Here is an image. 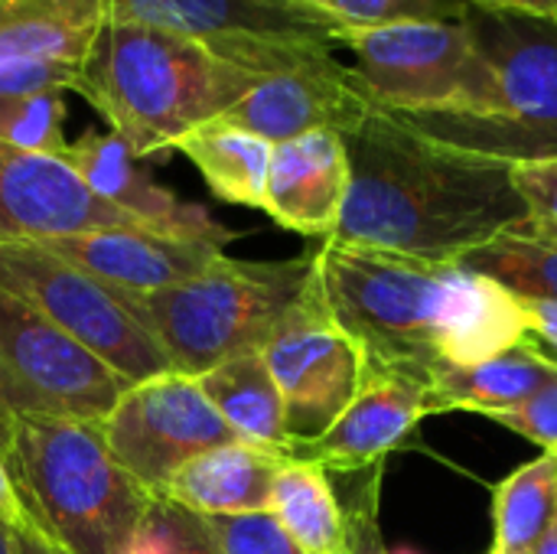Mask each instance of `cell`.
I'll return each mask as SVG.
<instances>
[{"mask_svg":"<svg viewBox=\"0 0 557 554\" xmlns=\"http://www.w3.org/2000/svg\"><path fill=\"white\" fill-rule=\"evenodd\" d=\"M124 554H222V549L202 516L153 500Z\"/></svg>","mask_w":557,"mask_h":554,"instance_id":"cell-29","label":"cell"},{"mask_svg":"<svg viewBox=\"0 0 557 554\" xmlns=\"http://www.w3.org/2000/svg\"><path fill=\"white\" fill-rule=\"evenodd\" d=\"M512 180H516L519 196L529 206V219H535L548 229H557V157L516 163Z\"/></svg>","mask_w":557,"mask_h":554,"instance_id":"cell-33","label":"cell"},{"mask_svg":"<svg viewBox=\"0 0 557 554\" xmlns=\"http://www.w3.org/2000/svg\"><path fill=\"white\" fill-rule=\"evenodd\" d=\"M251 72L219 59L206 42L104 20L78 69V91L114 137L140 160L160 157L199 124L228 114L251 88Z\"/></svg>","mask_w":557,"mask_h":554,"instance_id":"cell-2","label":"cell"},{"mask_svg":"<svg viewBox=\"0 0 557 554\" xmlns=\"http://www.w3.org/2000/svg\"><path fill=\"white\" fill-rule=\"evenodd\" d=\"M268 513L300 552L349 554V522L323 467L287 460L274 480Z\"/></svg>","mask_w":557,"mask_h":554,"instance_id":"cell-25","label":"cell"},{"mask_svg":"<svg viewBox=\"0 0 557 554\" xmlns=\"http://www.w3.org/2000/svg\"><path fill=\"white\" fill-rule=\"evenodd\" d=\"M104 0H0V98L72 91Z\"/></svg>","mask_w":557,"mask_h":554,"instance_id":"cell-13","label":"cell"},{"mask_svg":"<svg viewBox=\"0 0 557 554\" xmlns=\"http://www.w3.org/2000/svg\"><path fill=\"white\" fill-rule=\"evenodd\" d=\"M36 245L91 274L121 297H147L170 291L202 274L222 255V245L166 235L147 225H111L46 238Z\"/></svg>","mask_w":557,"mask_h":554,"instance_id":"cell-16","label":"cell"},{"mask_svg":"<svg viewBox=\"0 0 557 554\" xmlns=\"http://www.w3.org/2000/svg\"><path fill=\"white\" fill-rule=\"evenodd\" d=\"M555 376V366H548L525 343H519L516 349L490 362H480L470 369H444L428 389V415L480 411L493 418V415L525 405Z\"/></svg>","mask_w":557,"mask_h":554,"instance_id":"cell-23","label":"cell"},{"mask_svg":"<svg viewBox=\"0 0 557 554\" xmlns=\"http://www.w3.org/2000/svg\"><path fill=\"white\" fill-rule=\"evenodd\" d=\"M202 395L238 441L290 457V434L284 418V398L261 353L235 356L202 376H196Z\"/></svg>","mask_w":557,"mask_h":554,"instance_id":"cell-22","label":"cell"},{"mask_svg":"<svg viewBox=\"0 0 557 554\" xmlns=\"http://www.w3.org/2000/svg\"><path fill=\"white\" fill-rule=\"evenodd\" d=\"M222 554H307L300 552L271 513L251 516H215L206 519Z\"/></svg>","mask_w":557,"mask_h":554,"instance_id":"cell-31","label":"cell"},{"mask_svg":"<svg viewBox=\"0 0 557 554\" xmlns=\"http://www.w3.org/2000/svg\"><path fill=\"white\" fill-rule=\"evenodd\" d=\"M0 291L42 313L131 385L173 372L131 304L36 242L0 245Z\"/></svg>","mask_w":557,"mask_h":554,"instance_id":"cell-9","label":"cell"},{"mask_svg":"<svg viewBox=\"0 0 557 554\" xmlns=\"http://www.w3.org/2000/svg\"><path fill=\"white\" fill-rule=\"evenodd\" d=\"M13 552L16 554H62L36 526L29 529H16L13 532Z\"/></svg>","mask_w":557,"mask_h":554,"instance_id":"cell-37","label":"cell"},{"mask_svg":"<svg viewBox=\"0 0 557 554\" xmlns=\"http://www.w3.org/2000/svg\"><path fill=\"white\" fill-rule=\"evenodd\" d=\"M313 258L235 261L219 255L202 274L147 297H124L183 376L261 353L284 313L310 291Z\"/></svg>","mask_w":557,"mask_h":554,"instance_id":"cell-4","label":"cell"},{"mask_svg":"<svg viewBox=\"0 0 557 554\" xmlns=\"http://www.w3.org/2000/svg\"><path fill=\"white\" fill-rule=\"evenodd\" d=\"M0 526H7L10 532L29 529V526H33V519H29V513H26L20 493H16V487H13V477H10L3 457H0Z\"/></svg>","mask_w":557,"mask_h":554,"instance_id":"cell-35","label":"cell"},{"mask_svg":"<svg viewBox=\"0 0 557 554\" xmlns=\"http://www.w3.org/2000/svg\"><path fill=\"white\" fill-rule=\"evenodd\" d=\"M522 313H525V327H529L522 343L557 369V304L522 300Z\"/></svg>","mask_w":557,"mask_h":554,"instance_id":"cell-34","label":"cell"},{"mask_svg":"<svg viewBox=\"0 0 557 554\" xmlns=\"http://www.w3.org/2000/svg\"><path fill=\"white\" fill-rule=\"evenodd\" d=\"M290 457L235 441L186 460L157 500H166L202 519L251 516L271 509V493L281 467Z\"/></svg>","mask_w":557,"mask_h":554,"instance_id":"cell-21","label":"cell"},{"mask_svg":"<svg viewBox=\"0 0 557 554\" xmlns=\"http://www.w3.org/2000/svg\"><path fill=\"white\" fill-rule=\"evenodd\" d=\"M173 150H180L202 173L206 186L219 199L232 206L264 209V186L274 153V144H268L264 137L225 118H212L180 137Z\"/></svg>","mask_w":557,"mask_h":554,"instance_id":"cell-24","label":"cell"},{"mask_svg":"<svg viewBox=\"0 0 557 554\" xmlns=\"http://www.w3.org/2000/svg\"><path fill=\"white\" fill-rule=\"evenodd\" d=\"M3 464L33 526L62 554H124L153 503L91 421L16 418Z\"/></svg>","mask_w":557,"mask_h":554,"instance_id":"cell-3","label":"cell"},{"mask_svg":"<svg viewBox=\"0 0 557 554\" xmlns=\"http://www.w3.org/2000/svg\"><path fill=\"white\" fill-rule=\"evenodd\" d=\"M0 140L20 150L59 157L65 150V91L0 98Z\"/></svg>","mask_w":557,"mask_h":554,"instance_id":"cell-28","label":"cell"},{"mask_svg":"<svg viewBox=\"0 0 557 554\" xmlns=\"http://www.w3.org/2000/svg\"><path fill=\"white\" fill-rule=\"evenodd\" d=\"M13 418L7 415V408L0 405V457L7 454V447H10V438H13Z\"/></svg>","mask_w":557,"mask_h":554,"instance_id":"cell-38","label":"cell"},{"mask_svg":"<svg viewBox=\"0 0 557 554\" xmlns=\"http://www.w3.org/2000/svg\"><path fill=\"white\" fill-rule=\"evenodd\" d=\"M111 225H140L101 202L62 157L20 150L0 140V245L46 242Z\"/></svg>","mask_w":557,"mask_h":554,"instance_id":"cell-14","label":"cell"},{"mask_svg":"<svg viewBox=\"0 0 557 554\" xmlns=\"http://www.w3.org/2000/svg\"><path fill=\"white\" fill-rule=\"evenodd\" d=\"M343 140L349 193L330 242L457 264L529 219L512 163L421 137L382 108Z\"/></svg>","mask_w":557,"mask_h":554,"instance_id":"cell-1","label":"cell"},{"mask_svg":"<svg viewBox=\"0 0 557 554\" xmlns=\"http://www.w3.org/2000/svg\"><path fill=\"white\" fill-rule=\"evenodd\" d=\"M104 20L140 23L199 42L222 36H294L336 42L339 26L297 0H104Z\"/></svg>","mask_w":557,"mask_h":554,"instance_id":"cell-18","label":"cell"},{"mask_svg":"<svg viewBox=\"0 0 557 554\" xmlns=\"http://www.w3.org/2000/svg\"><path fill=\"white\" fill-rule=\"evenodd\" d=\"M336 46L382 111L476 118L493 101V72L467 16L343 26Z\"/></svg>","mask_w":557,"mask_h":554,"instance_id":"cell-8","label":"cell"},{"mask_svg":"<svg viewBox=\"0 0 557 554\" xmlns=\"http://www.w3.org/2000/svg\"><path fill=\"white\" fill-rule=\"evenodd\" d=\"M307 10L343 26H382L401 20H463L470 0H297Z\"/></svg>","mask_w":557,"mask_h":554,"instance_id":"cell-30","label":"cell"},{"mask_svg":"<svg viewBox=\"0 0 557 554\" xmlns=\"http://www.w3.org/2000/svg\"><path fill=\"white\" fill-rule=\"evenodd\" d=\"M457 264L499 281L519 300L557 304V229L535 219H522L483 248L463 255Z\"/></svg>","mask_w":557,"mask_h":554,"instance_id":"cell-26","label":"cell"},{"mask_svg":"<svg viewBox=\"0 0 557 554\" xmlns=\"http://www.w3.org/2000/svg\"><path fill=\"white\" fill-rule=\"evenodd\" d=\"M261 359L284 398L290 447L320 438L366 379V353L330 317L317 278L268 336Z\"/></svg>","mask_w":557,"mask_h":554,"instance_id":"cell-12","label":"cell"},{"mask_svg":"<svg viewBox=\"0 0 557 554\" xmlns=\"http://www.w3.org/2000/svg\"><path fill=\"white\" fill-rule=\"evenodd\" d=\"M59 157L101 202L121 209L147 229L212 242L222 248L232 242V232L222 222H215L202 206L186 202L160 186L144 160L134 157L111 131H85L78 140H69Z\"/></svg>","mask_w":557,"mask_h":554,"instance_id":"cell-17","label":"cell"},{"mask_svg":"<svg viewBox=\"0 0 557 554\" xmlns=\"http://www.w3.org/2000/svg\"><path fill=\"white\" fill-rule=\"evenodd\" d=\"M219 59L251 72V88L225 121L284 144L310 131L352 134L379 104L366 95L336 42L294 36H222L206 42Z\"/></svg>","mask_w":557,"mask_h":554,"instance_id":"cell-7","label":"cell"},{"mask_svg":"<svg viewBox=\"0 0 557 554\" xmlns=\"http://www.w3.org/2000/svg\"><path fill=\"white\" fill-rule=\"evenodd\" d=\"M131 389L108 362L0 291V405L16 418L101 424Z\"/></svg>","mask_w":557,"mask_h":554,"instance_id":"cell-10","label":"cell"},{"mask_svg":"<svg viewBox=\"0 0 557 554\" xmlns=\"http://www.w3.org/2000/svg\"><path fill=\"white\" fill-rule=\"evenodd\" d=\"M101 434L121 470L153 500L186 460L238 441L199 382L176 369L131 385L101 421Z\"/></svg>","mask_w":557,"mask_h":554,"instance_id":"cell-11","label":"cell"},{"mask_svg":"<svg viewBox=\"0 0 557 554\" xmlns=\"http://www.w3.org/2000/svg\"><path fill=\"white\" fill-rule=\"evenodd\" d=\"M349 193V157L346 140L336 131H310L274 144L264 212L300 235L336 232Z\"/></svg>","mask_w":557,"mask_h":554,"instance_id":"cell-19","label":"cell"},{"mask_svg":"<svg viewBox=\"0 0 557 554\" xmlns=\"http://www.w3.org/2000/svg\"><path fill=\"white\" fill-rule=\"evenodd\" d=\"M496 542L490 554H535L557 526V451L509 473L493 493Z\"/></svg>","mask_w":557,"mask_h":554,"instance_id":"cell-27","label":"cell"},{"mask_svg":"<svg viewBox=\"0 0 557 554\" xmlns=\"http://www.w3.org/2000/svg\"><path fill=\"white\" fill-rule=\"evenodd\" d=\"M0 554H16L13 552V532L7 526H0Z\"/></svg>","mask_w":557,"mask_h":554,"instance_id":"cell-39","label":"cell"},{"mask_svg":"<svg viewBox=\"0 0 557 554\" xmlns=\"http://www.w3.org/2000/svg\"><path fill=\"white\" fill-rule=\"evenodd\" d=\"M490 421H499L503 428L542 444L545 451H557V376L548 385H542L525 405L493 415Z\"/></svg>","mask_w":557,"mask_h":554,"instance_id":"cell-32","label":"cell"},{"mask_svg":"<svg viewBox=\"0 0 557 554\" xmlns=\"http://www.w3.org/2000/svg\"><path fill=\"white\" fill-rule=\"evenodd\" d=\"M467 26L493 72L490 108L476 118L388 114L421 137L512 167L557 157V23L470 7Z\"/></svg>","mask_w":557,"mask_h":554,"instance_id":"cell-5","label":"cell"},{"mask_svg":"<svg viewBox=\"0 0 557 554\" xmlns=\"http://www.w3.org/2000/svg\"><path fill=\"white\" fill-rule=\"evenodd\" d=\"M444 268L330 238L313 255L317 291L336 327L366 353V366L424 382L447 369L434 340Z\"/></svg>","mask_w":557,"mask_h":554,"instance_id":"cell-6","label":"cell"},{"mask_svg":"<svg viewBox=\"0 0 557 554\" xmlns=\"http://www.w3.org/2000/svg\"><path fill=\"white\" fill-rule=\"evenodd\" d=\"M522 300L499 281L447 264L441 278L434 340L447 369L490 362L525 340Z\"/></svg>","mask_w":557,"mask_h":554,"instance_id":"cell-20","label":"cell"},{"mask_svg":"<svg viewBox=\"0 0 557 554\" xmlns=\"http://www.w3.org/2000/svg\"><path fill=\"white\" fill-rule=\"evenodd\" d=\"M535 554H557V526L552 529V535H548V539L542 542V549H539Z\"/></svg>","mask_w":557,"mask_h":554,"instance_id":"cell-40","label":"cell"},{"mask_svg":"<svg viewBox=\"0 0 557 554\" xmlns=\"http://www.w3.org/2000/svg\"><path fill=\"white\" fill-rule=\"evenodd\" d=\"M470 3L483 10H516V13H529V16L557 23V0H470Z\"/></svg>","mask_w":557,"mask_h":554,"instance_id":"cell-36","label":"cell"},{"mask_svg":"<svg viewBox=\"0 0 557 554\" xmlns=\"http://www.w3.org/2000/svg\"><path fill=\"white\" fill-rule=\"evenodd\" d=\"M431 382L395 369L366 366V379L349 408L313 441L294 444L290 460H307L326 473H362L398 451L428 418Z\"/></svg>","mask_w":557,"mask_h":554,"instance_id":"cell-15","label":"cell"}]
</instances>
